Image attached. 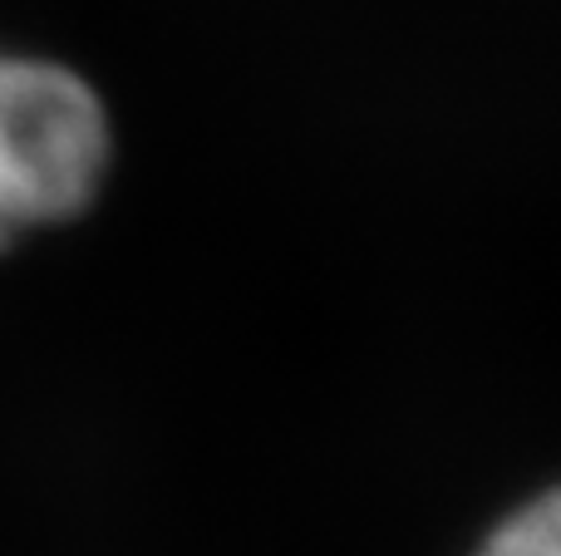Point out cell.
Masks as SVG:
<instances>
[{"instance_id": "2", "label": "cell", "mask_w": 561, "mask_h": 556, "mask_svg": "<svg viewBox=\"0 0 561 556\" xmlns=\"http://www.w3.org/2000/svg\"><path fill=\"white\" fill-rule=\"evenodd\" d=\"M478 556H561V488L513 512Z\"/></svg>"}, {"instance_id": "1", "label": "cell", "mask_w": 561, "mask_h": 556, "mask_svg": "<svg viewBox=\"0 0 561 556\" xmlns=\"http://www.w3.org/2000/svg\"><path fill=\"white\" fill-rule=\"evenodd\" d=\"M108 124L94 89L45 59L0 55V246L94 197Z\"/></svg>"}]
</instances>
